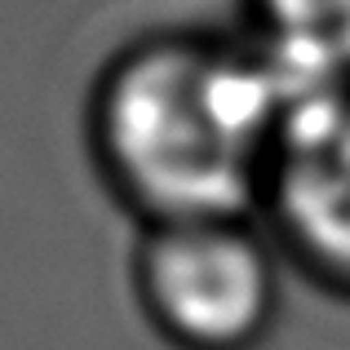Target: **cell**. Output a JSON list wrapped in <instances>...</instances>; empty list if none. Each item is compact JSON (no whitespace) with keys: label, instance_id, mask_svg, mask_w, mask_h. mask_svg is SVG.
Returning a JSON list of instances; mask_svg holds the SVG:
<instances>
[{"label":"cell","instance_id":"cell-1","mask_svg":"<svg viewBox=\"0 0 350 350\" xmlns=\"http://www.w3.org/2000/svg\"><path fill=\"white\" fill-rule=\"evenodd\" d=\"M293 94L253 44L151 40L98 94V151L151 222L244 217L262 204Z\"/></svg>","mask_w":350,"mask_h":350},{"label":"cell","instance_id":"cell-2","mask_svg":"<svg viewBox=\"0 0 350 350\" xmlns=\"http://www.w3.org/2000/svg\"><path fill=\"white\" fill-rule=\"evenodd\" d=\"M137 293L182 350H244L275 315V257L244 217L155 222Z\"/></svg>","mask_w":350,"mask_h":350},{"label":"cell","instance_id":"cell-3","mask_svg":"<svg viewBox=\"0 0 350 350\" xmlns=\"http://www.w3.org/2000/svg\"><path fill=\"white\" fill-rule=\"evenodd\" d=\"M262 204L306 262L350 284V89L288 103Z\"/></svg>","mask_w":350,"mask_h":350},{"label":"cell","instance_id":"cell-4","mask_svg":"<svg viewBox=\"0 0 350 350\" xmlns=\"http://www.w3.org/2000/svg\"><path fill=\"white\" fill-rule=\"evenodd\" d=\"M248 44L293 98L350 89V0H253Z\"/></svg>","mask_w":350,"mask_h":350}]
</instances>
